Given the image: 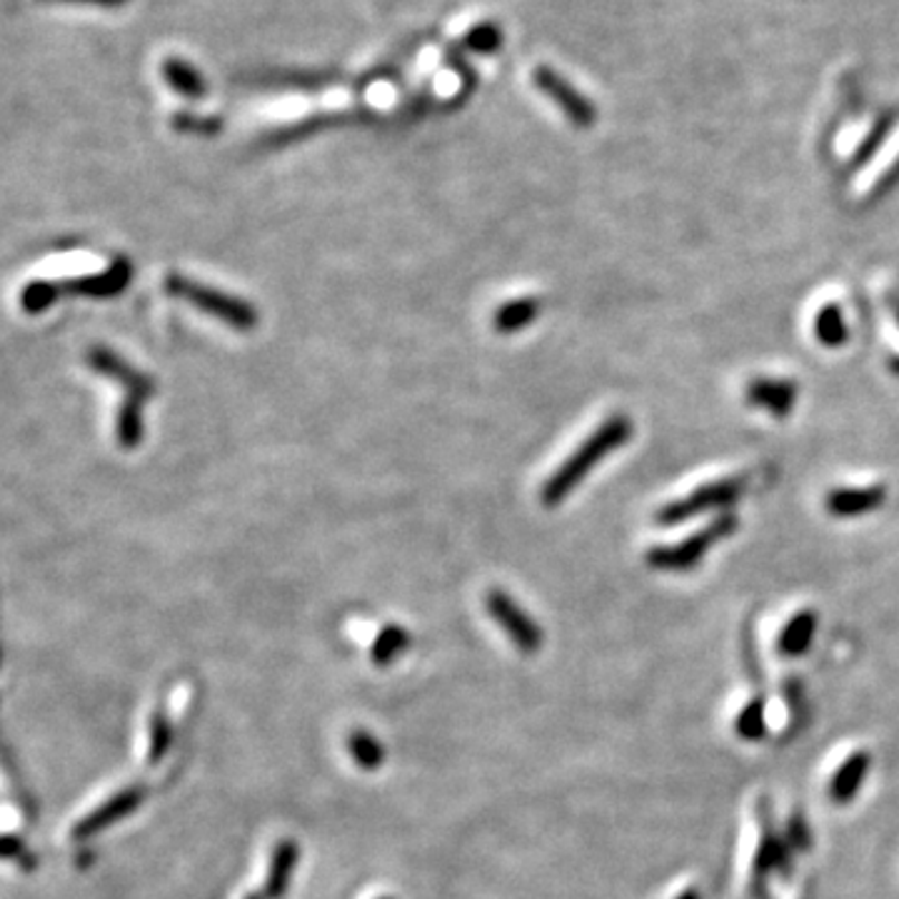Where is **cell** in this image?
Here are the masks:
<instances>
[{
    "label": "cell",
    "mask_w": 899,
    "mask_h": 899,
    "mask_svg": "<svg viewBox=\"0 0 899 899\" xmlns=\"http://www.w3.org/2000/svg\"><path fill=\"white\" fill-rule=\"evenodd\" d=\"M737 737L745 742H760L768 735V702L762 695H754L735 717Z\"/></svg>",
    "instance_id": "cell-20"
},
{
    "label": "cell",
    "mask_w": 899,
    "mask_h": 899,
    "mask_svg": "<svg viewBox=\"0 0 899 899\" xmlns=\"http://www.w3.org/2000/svg\"><path fill=\"white\" fill-rule=\"evenodd\" d=\"M532 82L537 90H543L557 108H560L567 120L575 128H593L597 120V110L585 92L577 90L570 80L557 74L550 66H537L532 70Z\"/></svg>",
    "instance_id": "cell-7"
},
{
    "label": "cell",
    "mask_w": 899,
    "mask_h": 899,
    "mask_svg": "<svg viewBox=\"0 0 899 899\" xmlns=\"http://www.w3.org/2000/svg\"><path fill=\"white\" fill-rule=\"evenodd\" d=\"M146 798V790L143 788H126L113 794L108 802H102L100 808L86 814L76 827H74V840H90V837L100 834L102 830H108L123 818H128L133 810H138Z\"/></svg>",
    "instance_id": "cell-8"
},
{
    "label": "cell",
    "mask_w": 899,
    "mask_h": 899,
    "mask_svg": "<svg viewBox=\"0 0 899 899\" xmlns=\"http://www.w3.org/2000/svg\"><path fill=\"white\" fill-rule=\"evenodd\" d=\"M58 297H60L58 283H53V281H33V283H28L23 287V293H20V305H23V310L28 315H38V313H43V310H48L50 305H53Z\"/></svg>",
    "instance_id": "cell-23"
},
{
    "label": "cell",
    "mask_w": 899,
    "mask_h": 899,
    "mask_svg": "<svg viewBox=\"0 0 899 899\" xmlns=\"http://www.w3.org/2000/svg\"><path fill=\"white\" fill-rule=\"evenodd\" d=\"M3 857L6 860H16V862H23L26 867H33V854H30L28 850H26V844L18 840V837H13V834H8L6 837V842H3Z\"/></svg>",
    "instance_id": "cell-29"
},
{
    "label": "cell",
    "mask_w": 899,
    "mask_h": 899,
    "mask_svg": "<svg viewBox=\"0 0 899 899\" xmlns=\"http://www.w3.org/2000/svg\"><path fill=\"white\" fill-rule=\"evenodd\" d=\"M485 605H488L490 617L505 629V635L510 637V643L518 647L520 653H525V655L540 653L543 643H545L543 627L537 625L535 619L527 615L508 593L490 590L488 599H485Z\"/></svg>",
    "instance_id": "cell-6"
},
{
    "label": "cell",
    "mask_w": 899,
    "mask_h": 899,
    "mask_svg": "<svg viewBox=\"0 0 899 899\" xmlns=\"http://www.w3.org/2000/svg\"><path fill=\"white\" fill-rule=\"evenodd\" d=\"M887 130H890V118H882L880 123H877L874 126V130L870 133V136H867V143L864 146L857 150V155H854V165H862V163H867L872 158L874 155V150L882 146V140H885V136H887Z\"/></svg>",
    "instance_id": "cell-28"
},
{
    "label": "cell",
    "mask_w": 899,
    "mask_h": 899,
    "mask_svg": "<svg viewBox=\"0 0 899 899\" xmlns=\"http://www.w3.org/2000/svg\"><path fill=\"white\" fill-rule=\"evenodd\" d=\"M747 402L754 408L768 410L774 418H788L794 408V402H798V385L790 380L758 378L750 382Z\"/></svg>",
    "instance_id": "cell-12"
},
{
    "label": "cell",
    "mask_w": 899,
    "mask_h": 899,
    "mask_svg": "<svg viewBox=\"0 0 899 899\" xmlns=\"http://www.w3.org/2000/svg\"><path fill=\"white\" fill-rule=\"evenodd\" d=\"M297 857H300V847L293 840H283L275 844L271 870H267V880H265V892H263L265 899L285 897L287 887H291V877L297 864Z\"/></svg>",
    "instance_id": "cell-15"
},
{
    "label": "cell",
    "mask_w": 899,
    "mask_h": 899,
    "mask_svg": "<svg viewBox=\"0 0 899 899\" xmlns=\"http://www.w3.org/2000/svg\"><path fill=\"white\" fill-rule=\"evenodd\" d=\"M173 128L180 133H195V136H215L223 130V120L215 116H193V113H175Z\"/></svg>",
    "instance_id": "cell-27"
},
{
    "label": "cell",
    "mask_w": 899,
    "mask_h": 899,
    "mask_svg": "<svg viewBox=\"0 0 899 899\" xmlns=\"http://www.w3.org/2000/svg\"><path fill=\"white\" fill-rule=\"evenodd\" d=\"M814 633H818V615L812 609H800L798 615L790 617V623L782 627L778 649L784 657H802L814 643Z\"/></svg>",
    "instance_id": "cell-16"
},
{
    "label": "cell",
    "mask_w": 899,
    "mask_h": 899,
    "mask_svg": "<svg viewBox=\"0 0 899 899\" xmlns=\"http://www.w3.org/2000/svg\"><path fill=\"white\" fill-rule=\"evenodd\" d=\"M814 338L820 340L824 348H842L850 338V330L844 323V313L840 305H824L818 315H814Z\"/></svg>",
    "instance_id": "cell-19"
},
{
    "label": "cell",
    "mask_w": 899,
    "mask_h": 899,
    "mask_svg": "<svg viewBox=\"0 0 899 899\" xmlns=\"http://www.w3.org/2000/svg\"><path fill=\"white\" fill-rule=\"evenodd\" d=\"M737 530V518L732 512L720 515L702 530L692 532L687 540L677 545H659L647 553V565L659 573H687L702 563L712 547Z\"/></svg>",
    "instance_id": "cell-3"
},
{
    "label": "cell",
    "mask_w": 899,
    "mask_h": 899,
    "mask_svg": "<svg viewBox=\"0 0 899 899\" xmlns=\"http://www.w3.org/2000/svg\"><path fill=\"white\" fill-rule=\"evenodd\" d=\"M245 899H265V897H261V895H247Z\"/></svg>",
    "instance_id": "cell-33"
},
{
    "label": "cell",
    "mask_w": 899,
    "mask_h": 899,
    "mask_svg": "<svg viewBox=\"0 0 899 899\" xmlns=\"http://www.w3.org/2000/svg\"><path fill=\"white\" fill-rule=\"evenodd\" d=\"M758 824H760V844L752 862V880L750 892L752 899H770V877H790L794 870V852L790 842L784 840V832L774 827L772 808L768 798H758Z\"/></svg>",
    "instance_id": "cell-2"
},
{
    "label": "cell",
    "mask_w": 899,
    "mask_h": 899,
    "mask_svg": "<svg viewBox=\"0 0 899 899\" xmlns=\"http://www.w3.org/2000/svg\"><path fill=\"white\" fill-rule=\"evenodd\" d=\"M462 46L472 50V53H492L502 46V30L495 23H480L468 30L462 38Z\"/></svg>",
    "instance_id": "cell-26"
},
{
    "label": "cell",
    "mask_w": 899,
    "mask_h": 899,
    "mask_svg": "<svg viewBox=\"0 0 899 899\" xmlns=\"http://www.w3.org/2000/svg\"><path fill=\"white\" fill-rule=\"evenodd\" d=\"M43 3H68V6H96V8H123L128 0H43Z\"/></svg>",
    "instance_id": "cell-31"
},
{
    "label": "cell",
    "mask_w": 899,
    "mask_h": 899,
    "mask_svg": "<svg viewBox=\"0 0 899 899\" xmlns=\"http://www.w3.org/2000/svg\"><path fill=\"white\" fill-rule=\"evenodd\" d=\"M88 365L96 370V373L116 380L118 385L126 388V395H138L146 400L153 395V390H155L153 378L140 373V370L126 363V360L113 353V350H108V348H92L88 353Z\"/></svg>",
    "instance_id": "cell-9"
},
{
    "label": "cell",
    "mask_w": 899,
    "mask_h": 899,
    "mask_svg": "<svg viewBox=\"0 0 899 899\" xmlns=\"http://www.w3.org/2000/svg\"><path fill=\"white\" fill-rule=\"evenodd\" d=\"M348 750L353 754L358 768H363L368 772L382 768V762H385V750H382L380 742L365 730H355L353 735H350Z\"/></svg>",
    "instance_id": "cell-22"
},
{
    "label": "cell",
    "mask_w": 899,
    "mask_h": 899,
    "mask_svg": "<svg viewBox=\"0 0 899 899\" xmlns=\"http://www.w3.org/2000/svg\"><path fill=\"white\" fill-rule=\"evenodd\" d=\"M160 74H163L165 82H168V86L183 98L201 100L208 96V80H205L201 70L190 66L185 58L168 56L163 60Z\"/></svg>",
    "instance_id": "cell-14"
},
{
    "label": "cell",
    "mask_w": 899,
    "mask_h": 899,
    "mask_svg": "<svg viewBox=\"0 0 899 899\" xmlns=\"http://www.w3.org/2000/svg\"><path fill=\"white\" fill-rule=\"evenodd\" d=\"M872 770V754L867 750H857L847 758L840 768L834 770L830 784H827V794H830L832 804H844L854 802L857 794L862 792L867 778H870Z\"/></svg>",
    "instance_id": "cell-11"
},
{
    "label": "cell",
    "mask_w": 899,
    "mask_h": 899,
    "mask_svg": "<svg viewBox=\"0 0 899 899\" xmlns=\"http://www.w3.org/2000/svg\"><path fill=\"white\" fill-rule=\"evenodd\" d=\"M633 438V420L627 416H613L607 418L603 426L593 430L585 442L577 448L570 458H567L560 468H557L540 490V500L545 508H557L563 505L567 495H570L577 485L590 475L599 462H603L609 452L627 446Z\"/></svg>",
    "instance_id": "cell-1"
},
{
    "label": "cell",
    "mask_w": 899,
    "mask_h": 899,
    "mask_svg": "<svg viewBox=\"0 0 899 899\" xmlns=\"http://www.w3.org/2000/svg\"><path fill=\"white\" fill-rule=\"evenodd\" d=\"M143 405H146V398L126 395L123 405L118 408L116 440L120 448H126V450L138 448L143 436H146V426H143Z\"/></svg>",
    "instance_id": "cell-17"
},
{
    "label": "cell",
    "mask_w": 899,
    "mask_h": 899,
    "mask_svg": "<svg viewBox=\"0 0 899 899\" xmlns=\"http://www.w3.org/2000/svg\"><path fill=\"white\" fill-rule=\"evenodd\" d=\"M537 313H540V303L535 297H518L510 300V303L500 305L492 315V328L502 335L520 333L527 325L535 323Z\"/></svg>",
    "instance_id": "cell-18"
},
{
    "label": "cell",
    "mask_w": 899,
    "mask_h": 899,
    "mask_svg": "<svg viewBox=\"0 0 899 899\" xmlns=\"http://www.w3.org/2000/svg\"><path fill=\"white\" fill-rule=\"evenodd\" d=\"M165 291H168L173 297H180V300H185V303L201 307L203 313L223 320L225 325L243 330V333L257 325V313L251 303H245L243 297L227 295L223 291H215V287L195 283V281H190V277L168 275V281H165Z\"/></svg>",
    "instance_id": "cell-4"
},
{
    "label": "cell",
    "mask_w": 899,
    "mask_h": 899,
    "mask_svg": "<svg viewBox=\"0 0 899 899\" xmlns=\"http://www.w3.org/2000/svg\"><path fill=\"white\" fill-rule=\"evenodd\" d=\"M742 490H745V480L742 478H725V480L707 482V485H702V488L685 495V498H677L673 502L663 505L657 512V522L665 527H673V525L697 518V515L730 508V505L740 498Z\"/></svg>",
    "instance_id": "cell-5"
},
{
    "label": "cell",
    "mask_w": 899,
    "mask_h": 899,
    "mask_svg": "<svg viewBox=\"0 0 899 899\" xmlns=\"http://www.w3.org/2000/svg\"><path fill=\"white\" fill-rule=\"evenodd\" d=\"M897 183H899V158L890 165V168H887V173L882 175V180L877 183V188H874L872 195H874V198H877V195H885L887 190H892Z\"/></svg>",
    "instance_id": "cell-30"
},
{
    "label": "cell",
    "mask_w": 899,
    "mask_h": 899,
    "mask_svg": "<svg viewBox=\"0 0 899 899\" xmlns=\"http://www.w3.org/2000/svg\"><path fill=\"white\" fill-rule=\"evenodd\" d=\"M410 647V633L405 627L388 625L382 633L375 637L373 643V663L378 667H388L390 663H395V657H400Z\"/></svg>",
    "instance_id": "cell-21"
},
{
    "label": "cell",
    "mask_w": 899,
    "mask_h": 899,
    "mask_svg": "<svg viewBox=\"0 0 899 899\" xmlns=\"http://www.w3.org/2000/svg\"><path fill=\"white\" fill-rule=\"evenodd\" d=\"M675 899H702V895L695 890V887H687V890H682Z\"/></svg>",
    "instance_id": "cell-32"
},
{
    "label": "cell",
    "mask_w": 899,
    "mask_h": 899,
    "mask_svg": "<svg viewBox=\"0 0 899 899\" xmlns=\"http://www.w3.org/2000/svg\"><path fill=\"white\" fill-rule=\"evenodd\" d=\"M885 502V488H842L827 495V512L834 518H857Z\"/></svg>",
    "instance_id": "cell-13"
},
{
    "label": "cell",
    "mask_w": 899,
    "mask_h": 899,
    "mask_svg": "<svg viewBox=\"0 0 899 899\" xmlns=\"http://www.w3.org/2000/svg\"><path fill=\"white\" fill-rule=\"evenodd\" d=\"M130 263L126 257H116L106 273L74 277V281H60V295H90V297H113L123 293L130 283Z\"/></svg>",
    "instance_id": "cell-10"
},
{
    "label": "cell",
    "mask_w": 899,
    "mask_h": 899,
    "mask_svg": "<svg viewBox=\"0 0 899 899\" xmlns=\"http://www.w3.org/2000/svg\"><path fill=\"white\" fill-rule=\"evenodd\" d=\"M784 840L790 842V847L794 852H800V854H804V852H810L812 850V844H814V837H812V827H810V822H808V818H804V812L802 810H794L790 818H788V822H784Z\"/></svg>",
    "instance_id": "cell-25"
},
{
    "label": "cell",
    "mask_w": 899,
    "mask_h": 899,
    "mask_svg": "<svg viewBox=\"0 0 899 899\" xmlns=\"http://www.w3.org/2000/svg\"><path fill=\"white\" fill-rule=\"evenodd\" d=\"M382 899H390V897H382Z\"/></svg>",
    "instance_id": "cell-34"
},
{
    "label": "cell",
    "mask_w": 899,
    "mask_h": 899,
    "mask_svg": "<svg viewBox=\"0 0 899 899\" xmlns=\"http://www.w3.org/2000/svg\"><path fill=\"white\" fill-rule=\"evenodd\" d=\"M170 742H173V730H170V722L165 717L163 710H155L153 712V720H150V752H148V762L150 764H160V760L168 754L170 750Z\"/></svg>",
    "instance_id": "cell-24"
}]
</instances>
